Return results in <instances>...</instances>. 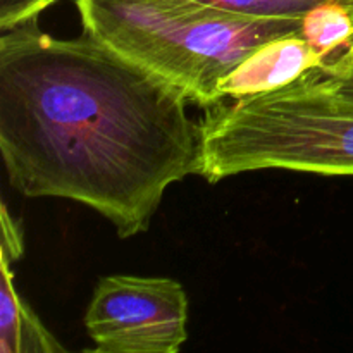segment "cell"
Listing matches in <instances>:
<instances>
[{
    "label": "cell",
    "instance_id": "cell-8",
    "mask_svg": "<svg viewBox=\"0 0 353 353\" xmlns=\"http://www.w3.org/2000/svg\"><path fill=\"white\" fill-rule=\"evenodd\" d=\"M200 2L245 16L302 19L314 7L330 0H200Z\"/></svg>",
    "mask_w": 353,
    "mask_h": 353
},
{
    "label": "cell",
    "instance_id": "cell-1",
    "mask_svg": "<svg viewBox=\"0 0 353 353\" xmlns=\"http://www.w3.org/2000/svg\"><path fill=\"white\" fill-rule=\"evenodd\" d=\"M188 102L88 33L61 40L31 19L0 37V152L10 186L88 205L121 238L148 230L169 186L202 174L203 130Z\"/></svg>",
    "mask_w": 353,
    "mask_h": 353
},
{
    "label": "cell",
    "instance_id": "cell-9",
    "mask_svg": "<svg viewBox=\"0 0 353 353\" xmlns=\"http://www.w3.org/2000/svg\"><path fill=\"white\" fill-rule=\"evenodd\" d=\"M61 0H0V30L7 31L31 19Z\"/></svg>",
    "mask_w": 353,
    "mask_h": 353
},
{
    "label": "cell",
    "instance_id": "cell-5",
    "mask_svg": "<svg viewBox=\"0 0 353 353\" xmlns=\"http://www.w3.org/2000/svg\"><path fill=\"white\" fill-rule=\"evenodd\" d=\"M321 55L300 33L274 38L248 54L221 81L217 99H245L283 88L314 69H323Z\"/></svg>",
    "mask_w": 353,
    "mask_h": 353
},
{
    "label": "cell",
    "instance_id": "cell-4",
    "mask_svg": "<svg viewBox=\"0 0 353 353\" xmlns=\"http://www.w3.org/2000/svg\"><path fill=\"white\" fill-rule=\"evenodd\" d=\"M188 299L169 278H100L85 316L97 353H178L188 338Z\"/></svg>",
    "mask_w": 353,
    "mask_h": 353
},
{
    "label": "cell",
    "instance_id": "cell-6",
    "mask_svg": "<svg viewBox=\"0 0 353 353\" xmlns=\"http://www.w3.org/2000/svg\"><path fill=\"white\" fill-rule=\"evenodd\" d=\"M0 285V352L2 353H59L65 348L45 330L37 314L14 288L10 262L2 259Z\"/></svg>",
    "mask_w": 353,
    "mask_h": 353
},
{
    "label": "cell",
    "instance_id": "cell-11",
    "mask_svg": "<svg viewBox=\"0 0 353 353\" xmlns=\"http://www.w3.org/2000/svg\"><path fill=\"white\" fill-rule=\"evenodd\" d=\"M2 254H0V257L9 262L17 261L23 254V236H21V230L16 226L6 205L2 207Z\"/></svg>",
    "mask_w": 353,
    "mask_h": 353
},
{
    "label": "cell",
    "instance_id": "cell-7",
    "mask_svg": "<svg viewBox=\"0 0 353 353\" xmlns=\"http://www.w3.org/2000/svg\"><path fill=\"white\" fill-rule=\"evenodd\" d=\"M300 37L321 55L326 69L353 41V0H330L314 7L300 21Z\"/></svg>",
    "mask_w": 353,
    "mask_h": 353
},
{
    "label": "cell",
    "instance_id": "cell-10",
    "mask_svg": "<svg viewBox=\"0 0 353 353\" xmlns=\"http://www.w3.org/2000/svg\"><path fill=\"white\" fill-rule=\"evenodd\" d=\"M321 72L326 74L341 92L353 99V41L341 57H338L333 64H330Z\"/></svg>",
    "mask_w": 353,
    "mask_h": 353
},
{
    "label": "cell",
    "instance_id": "cell-3",
    "mask_svg": "<svg viewBox=\"0 0 353 353\" xmlns=\"http://www.w3.org/2000/svg\"><path fill=\"white\" fill-rule=\"evenodd\" d=\"M202 130L200 176L210 183L259 169L353 176V99L319 69L209 107Z\"/></svg>",
    "mask_w": 353,
    "mask_h": 353
},
{
    "label": "cell",
    "instance_id": "cell-2",
    "mask_svg": "<svg viewBox=\"0 0 353 353\" xmlns=\"http://www.w3.org/2000/svg\"><path fill=\"white\" fill-rule=\"evenodd\" d=\"M85 33L178 86L202 107L248 54L300 33L302 19L255 17L200 0H76Z\"/></svg>",
    "mask_w": 353,
    "mask_h": 353
}]
</instances>
